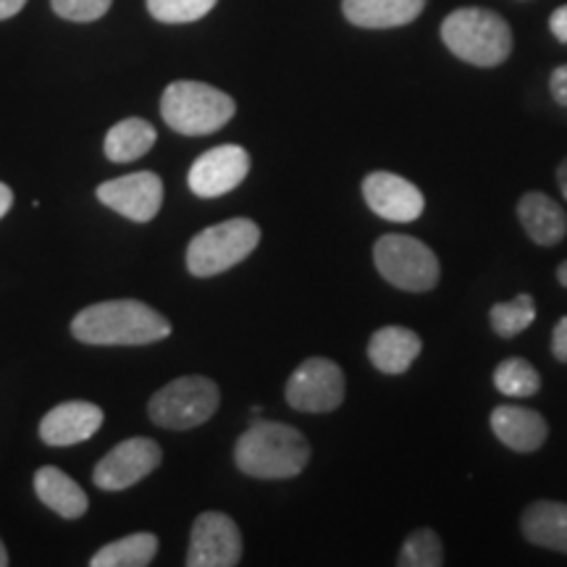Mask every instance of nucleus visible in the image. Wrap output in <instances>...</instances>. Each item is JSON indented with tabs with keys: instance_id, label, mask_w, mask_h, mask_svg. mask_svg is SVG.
<instances>
[{
	"instance_id": "1",
	"label": "nucleus",
	"mask_w": 567,
	"mask_h": 567,
	"mask_svg": "<svg viewBox=\"0 0 567 567\" xmlns=\"http://www.w3.org/2000/svg\"><path fill=\"white\" fill-rule=\"evenodd\" d=\"M71 331L84 344L137 347L161 342L172 334V323L151 305L137 300L95 302L76 313Z\"/></svg>"
},
{
	"instance_id": "2",
	"label": "nucleus",
	"mask_w": 567,
	"mask_h": 567,
	"mask_svg": "<svg viewBox=\"0 0 567 567\" xmlns=\"http://www.w3.org/2000/svg\"><path fill=\"white\" fill-rule=\"evenodd\" d=\"M234 463L252 478H295L310 463V444L292 425L258 421L239 436Z\"/></svg>"
},
{
	"instance_id": "3",
	"label": "nucleus",
	"mask_w": 567,
	"mask_h": 567,
	"mask_svg": "<svg viewBox=\"0 0 567 567\" xmlns=\"http://www.w3.org/2000/svg\"><path fill=\"white\" fill-rule=\"evenodd\" d=\"M442 40L460 61L473 66H499L513 53V30L488 9H457L444 19Z\"/></svg>"
},
{
	"instance_id": "4",
	"label": "nucleus",
	"mask_w": 567,
	"mask_h": 567,
	"mask_svg": "<svg viewBox=\"0 0 567 567\" xmlns=\"http://www.w3.org/2000/svg\"><path fill=\"white\" fill-rule=\"evenodd\" d=\"M237 105L226 92L205 82H174L163 90L161 113L174 132L187 137L218 132L231 122Z\"/></svg>"
},
{
	"instance_id": "5",
	"label": "nucleus",
	"mask_w": 567,
	"mask_h": 567,
	"mask_svg": "<svg viewBox=\"0 0 567 567\" xmlns=\"http://www.w3.org/2000/svg\"><path fill=\"white\" fill-rule=\"evenodd\" d=\"M258 243L260 229L250 218H231V221L208 226L187 247L189 274L208 279V276L229 271V268L243 264Z\"/></svg>"
},
{
	"instance_id": "6",
	"label": "nucleus",
	"mask_w": 567,
	"mask_h": 567,
	"mask_svg": "<svg viewBox=\"0 0 567 567\" xmlns=\"http://www.w3.org/2000/svg\"><path fill=\"white\" fill-rule=\"evenodd\" d=\"M218 402H221V394H218L216 381L205 375H184L153 394L147 413H151V421L163 429L189 431L210 421Z\"/></svg>"
},
{
	"instance_id": "7",
	"label": "nucleus",
	"mask_w": 567,
	"mask_h": 567,
	"mask_svg": "<svg viewBox=\"0 0 567 567\" xmlns=\"http://www.w3.org/2000/svg\"><path fill=\"white\" fill-rule=\"evenodd\" d=\"M373 260L379 274L392 287L405 289V292H429L442 276L436 252L421 239L405 237V234L381 237L373 247Z\"/></svg>"
},
{
	"instance_id": "8",
	"label": "nucleus",
	"mask_w": 567,
	"mask_h": 567,
	"mask_svg": "<svg viewBox=\"0 0 567 567\" xmlns=\"http://www.w3.org/2000/svg\"><path fill=\"white\" fill-rule=\"evenodd\" d=\"M287 402L300 413H331L344 402V373L334 360L310 358L289 375Z\"/></svg>"
},
{
	"instance_id": "9",
	"label": "nucleus",
	"mask_w": 567,
	"mask_h": 567,
	"mask_svg": "<svg viewBox=\"0 0 567 567\" xmlns=\"http://www.w3.org/2000/svg\"><path fill=\"white\" fill-rule=\"evenodd\" d=\"M161 463V446L155 444L153 439L134 436L113 446L109 455L95 465L92 481H95V486L103 488V492H124V488H130L137 484V481L151 476Z\"/></svg>"
},
{
	"instance_id": "10",
	"label": "nucleus",
	"mask_w": 567,
	"mask_h": 567,
	"mask_svg": "<svg viewBox=\"0 0 567 567\" xmlns=\"http://www.w3.org/2000/svg\"><path fill=\"white\" fill-rule=\"evenodd\" d=\"M247 174H250V153L239 145H218L193 163L187 182L193 195L213 200L237 189Z\"/></svg>"
},
{
	"instance_id": "11",
	"label": "nucleus",
	"mask_w": 567,
	"mask_h": 567,
	"mask_svg": "<svg viewBox=\"0 0 567 567\" xmlns=\"http://www.w3.org/2000/svg\"><path fill=\"white\" fill-rule=\"evenodd\" d=\"M243 559V534L224 513H203L193 526L187 565L189 567H234Z\"/></svg>"
},
{
	"instance_id": "12",
	"label": "nucleus",
	"mask_w": 567,
	"mask_h": 567,
	"mask_svg": "<svg viewBox=\"0 0 567 567\" xmlns=\"http://www.w3.org/2000/svg\"><path fill=\"white\" fill-rule=\"evenodd\" d=\"M97 200L122 213L130 221L147 224L158 216L163 205V182L153 172L118 176L97 187Z\"/></svg>"
},
{
	"instance_id": "13",
	"label": "nucleus",
	"mask_w": 567,
	"mask_h": 567,
	"mask_svg": "<svg viewBox=\"0 0 567 567\" xmlns=\"http://www.w3.org/2000/svg\"><path fill=\"white\" fill-rule=\"evenodd\" d=\"M363 197L375 216L384 221L410 224L421 218L425 210V197L405 176L389 172H373L363 179Z\"/></svg>"
},
{
	"instance_id": "14",
	"label": "nucleus",
	"mask_w": 567,
	"mask_h": 567,
	"mask_svg": "<svg viewBox=\"0 0 567 567\" xmlns=\"http://www.w3.org/2000/svg\"><path fill=\"white\" fill-rule=\"evenodd\" d=\"M103 425V410L92 402H63L40 421V439L51 446H71L87 442Z\"/></svg>"
},
{
	"instance_id": "15",
	"label": "nucleus",
	"mask_w": 567,
	"mask_h": 567,
	"mask_svg": "<svg viewBox=\"0 0 567 567\" xmlns=\"http://www.w3.org/2000/svg\"><path fill=\"white\" fill-rule=\"evenodd\" d=\"M492 431L513 452H536L547 442L549 425L536 410L502 405L492 413Z\"/></svg>"
},
{
	"instance_id": "16",
	"label": "nucleus",
	"mask_w": 567,
	"mask_h": 567,
	"mask_svg": "<svg viewBox=\"0 0 567 567\" xmlns=\"http://www.w3.org/2000/svg\"><path fill=\"white\" fill-rule=\"evenodd\" d=\"M425 9V0H342L350 24L360 30H394L415 21Z\"/></svg>"
},
{
	"instance_id": "17",
	"label": "nucleus",
	"mask_w": 567,
	"mask_h": 567,
	"mask_svg": "<svg viewBox=\"0 0 567 567\" xmlns=\"http://www.w3.org/2000/svg\"><path fill=\"white\" fill-rule=\"evenodd\" d=\"M423 342L415 331L405 329V326H384L371 337L368 342V358L379 368L381 373L400 375L405 373L415 358L421 354Z\"/></svg>"
},
{
	"instance_id": "18",
	"label": "nucleus",
	"mask_w": 567,
	"mask_h": 567,
	"mask_svg": "<svg viewBox=\"0 0 567 567\" xmlns=\"http://www.w3.org/2000/svg\"><path fill=\"white\" fill-rule=\"evenodd\" d=\"M523 229L536 245L551 247L567 237V216L559 205L544 193H528L517 203Z\"/></svg>"
},
{
	"instance_id": "19",
	"label": "nucleus",
	"mask_w": 567,
	"mask_h": 567,
	"mask_svg": "<svg viewBox=\"0 0 567 567\" xmlns=\"http://www.w3.org/2000/svg\"><path fill=\"white\" fill-rule=\"evenodd\" d=\"M34 492H38L42 505H48L53 513L66 517V520H74V517H82L87 513V494L61 467H40L34 473Z\"/></svg>"
},
{
	"instance_id": "20",
	"label": "nucleus",
	"mask_w": 567,
	"mask_h": 567,
	"mask_svg": "<svg viewBox=\"0 0 567 567\" xmlns=\"http://www.w3.org/2000/svg\"><path fill=\"white\" fill-rule=\"evenodd\" d=\"M523 536L544 549L567 555V505L563 502H534L520 517Z\"/></svg>"
},
{
	"instance_id": "21",
	"label": "nucleus",
	"mask_w": 567,
	"mask_h": 567,
	"mask_svg": "<svg viewBox=\"0 0 567 567\" xmlns=\"http://www.w3.org/2000/svg\"><path fill=\"white\" fill-rule=\"evenodd\" d=\"M153 124H147L145 118H124L116 126H111V132L105 134V155L113 163H132L142 158L145 153H151L155 145Z\"/></svg>"
},
{
	"instance_id": "22",
	"label": "nucleus",
	"mask_w": 567,
	"mask_h": 567,
	"mask_svg": "<svg viewBox=\"0 0 567 567\" xmlns=\"http://www.w3.org/2000/svg\"><path fill=\"white\" fill-rule=\"evenodd\" d=\"M158 551V536L153 534H132L109 544L90 559L92 567H145L153 563Z\"/></svg>"
},
{
	"instance_id": "23",
	"label": "nucleus",
	"mask_w": 567,
	"mask_h": 567,
	"mask_svg": "<svg viewBox=\"0 0 567 567\" xmlns=\"http://www.w3.org/2000/svg\"><path fill=\"white\" fill-rule=\"evenodd\" d=\"M494 386L496 392H502L505 396L526 400V396H534L542 389V375H538V371L528 360L507 358L496 365Z\"/></svg>"
},
{
	"instance_id": "24",
	"label": "nucleus",
	"mask_w": 567,
	"mask_h": 567,
	"mask_svg": "<svg viewBox=\"0 0 567 567\" xmlns=\"http://www.w3.org/2000/svg\"><path fill=\"white\" fill-rule=\"evenodd\" d=\"M536 318V300L530 295H517L515 300L494 305L488 321L502 339H513L528 329Z\"/></svg>"
},
{
	"instance_id": "25",
	"label": "nucleus",
	"mask_w": 567,
	"mask_h": 567,
	"mask_svg": "<svg viewBox=\"0 0 567 567\" xmlns=\"http://www.w3.org/2000/svg\"><path fill=\"white\" fill-rule=\"evenodd\" d=\"M396 563L402 567H439L444 565V547L442 538L436 536V530L431 528H417L408 536L405 547H402Z\"/></svg>"
},
{
	"instance_id": "26",
	"label": "nucleus",
	"mask_w": 567,
	"mask_h": 567,
	"mask_svg": "<svg viewBox=\"0 0 567 567\" xmlns=\"http://www.w3.org/2000/svg\"><path fill=\"white\" fill-rule=\"evenodd\" d=\"M218 0H147V11L163 24H189L208 17Z\"/></svg>"
},
{
	"instance_id": "27",
	"label": "nucleus",
	"mask_w": 567,
	"mask_h": 567,
	"mask_svg": "<svg viewBox=\"0 0 567 567\" xmlns=\"http://www.w3.org/2000/svg\"><path fill=\"white\" fill-rule=\"evenodd\" d=\"M53 11L69 21H97L105 17L113 0H51Z\"/></svg>"
},
{
	"instance_id": "28",
	"label": "nucleus",
	"mask_w": 567,
	"mask_h": 567,
	"mask_svg": "<svg viewBox=\"0 0 567 567\" xmlns=\"http://www.w3.org/2000/svg\"><path fill=\"white\" fill-rule=\"evenodd\" d=\"M551 354L559 363H567V316L559 318L555 326V334H551Z\"/></svg>"
},
{
	"instance_id": "29",
	"label": "nucleus",
	"mask_w": 567,
	"mask_h": 567,
	"mask_svg": "<svg viewBox=\"0 0 567 567\" xmlns=\"http://www.w3.org/2000/svg\"><path fill=\"white\" fill-rule=\"evenodd\" d=\"M549 90H551V97L567 109V63L565 66L555 69V74H551L549 80Z\"/></svg>"
},
{
	"instance_id": "30",
	"label": "nucleus",
	"mask_w": 567,
	"mask_h": 567,
	"mask_svg": "<svg viewBox=\"0 0 567 567\" xmlns=\"http://www.w3.org/2000/svg\"><path fill=\"white\" fill-rule=\"evenodd\" d=\"M549 30L559 42L567 45V6H559V9L549 17Z\"/></svg>"
},
{
	"instance_id": "31",
	"label": "nucleus",
	"mask_w": 567,
	"mask_h": 567,
	"mask_svg": "<svg viewBox=\"0 0 567 567\" xmlns=\"http://www.w3.org/2000/svg\"><path fill=\"white\" fill-rule=\"evenodd\" d=\"M24 6H27V0H0V21L17 17Z\"/></svg>"
},
{
	"instance_id": "32",
	"label": "nucleus",
	"mask_w": 567,
	"mask_h": 567,
	"mask_svg": "<svg viewBox=\"0 0 567 567\" xmlns=\"http://www.w3.org/2000/svg\"><path fill=\"white\" fill-rule=\"evenodd\" d=\"M11 205H13V193H11V187H9V184L0 182V218H3L6 213L11 210Z\"/></svg>"
},
{
	"instance_id": "33",
	"label": "nucleus",
	"mask_w": 567,
	"mask_h": 567,
	"mask_svg": "<svg viewBox=\"0 0 567 567\" xmlns=\"http://www.w3.org/2000/svg\"><path fill=\"white\" fill-rule=\"evenodd\" d=\"M557 184H559V193H563V197L567 200V158L559 163L557 168Z\"/></svg>"
},
{
	"instance_id": "34",
	"label": "nucleus",
	"mask_w": 567,
	"mask_h": 567,
	"mask_svg": "<svg viewBox=\"0 0 567 567\" xmlns=\"http://www.w3.org/2000/svg\"><path fill=\"white\" fill-rule=\"evenodd\" d=\"M557 279H559V284H563V287H567V260L557 268Z\"/></svg>"
},
{
	"instance_id": "35",
	"label": "nucleus",
	"mask_w": 567,
	"mask_h": 567,
	"mask_svg": "<svg viewBox=\"0 0 567 567\" xmlns=\"http://www.w3.org/2000/svg\"><path fill=\"white\" fill-rule=\"evenodd\" d=\"M6 565H9V551H6L3 542H0V567H6Z\"/></svg>"
}]
</instances>
